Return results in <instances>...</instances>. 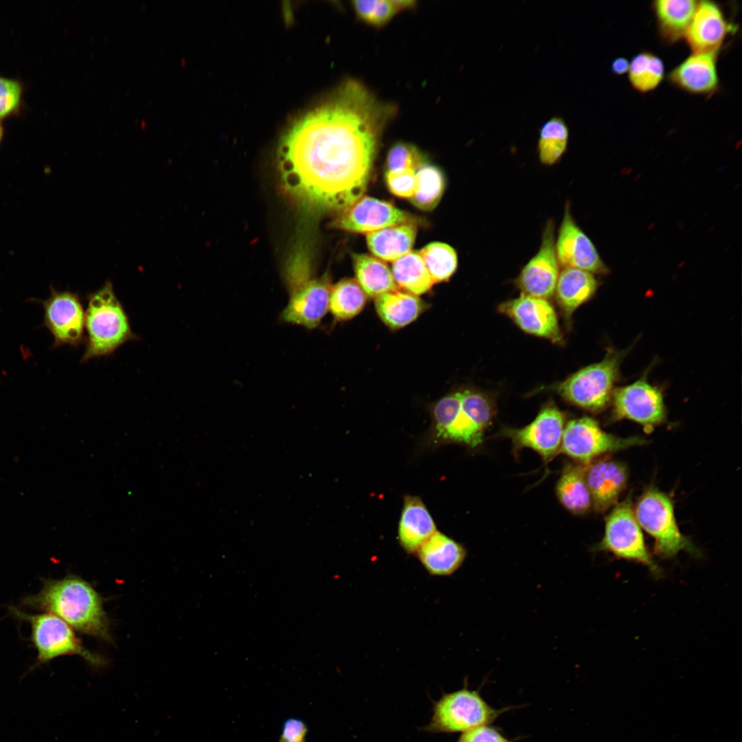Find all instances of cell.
Wrapping results in <instances>:
<instances>
[{"label":"cell","instance_id":"29","mask_svg":"<svg viewBox=\"0 0 742 742\" xmlns=\"http://www.w3.org/2000/svg\"><path fill=\"white\" fill-rule=\"evenodd\" d=\"M556 492L561 504L574 514H583L592 506L585 477V465L567 464L557 482Z\"/></svg>","mask_w":742,"mask_h":742},{"label":"cell","instance_id":"7","mask_svg":"<svg viewBox=\"0 0 742 742\" xmlns=\"http://www.w3.org/2000/svg\"><path fill=\"white\" fill-rule=\"evenodd\" d=\"M625 351H609L600 362L583 368L556 388L567 401L590 411L603 409L612 397Z\"/></svg>","mask_w":742,"mask_h":742},{"label":"cell","instance_id":"14","mask_svg":"<svg viewBox=\"0 0 742 742\" xmlns=\"http://www.w3.org/2000/svg\"><path fill=\"white\" fill-rule=\"evenodd\" d=\"M614 418H627L644 425H655L666 416L661 391L644 377L614 390Z\"/></svg>","mask_w":742,"mask_h":742},{"label":"cell","instance_id":"3","mask_svg":"<svg viewBox=\"0 0 742 742\" xmlns=\"http://www.w3.org/2000/svg\"><path fill=\"white\" fill-rule=\"evenodd\" d=\"M87 299L85 324L87 335L82 362L108 356L126 342L139 339L132 331L128 317L110 281L90 293Z\"/></svg>","mask_w":742,"mask_h":742},{"label":"cell","instance_id":"25","mask_svg":"<svg viewBox=\"0 0 742 742\" xmlns=\"http://www.w3.org/2000/svg\"><path fill=\"white\" fill-rule=\"evenodd\" d=\"M375 300L379 316L392 329L409 324L425 308V303L416 295L398 289L383 293Z\"/></svg>","mask_w":742,"mask_h":742},{"label":"cell","instance_id":"40","mask_svg":"<svg viewBox=\"0 0 742 742\" xmlns=\"http://www.w3.org/2000/svg\"><path fill=\"white\" fill-rule=\"evenodd\" d=\"M456 742H510V741L495 728L485 725L463 732Z\"/></svg>","mask_w":742,"mask_h":742},{"label":"cell","instance_id":"26","mask_svg":"<svg viewBox=\"0 0 742 742\" xmlns=\"http://www.w3.org/2000/svg\"><path fill=\"white\" fill-rule=\"evenodd\" d=\"M698 1L695 0H657L653 1L657 27L661 38L674 43L684 37Z\"/></svg>","mask_w":742,"mask_h":742},{"label":"cell","instance_id":"22","mask_svg":"<svg viewBox=\"0 0 742 742\" xmlns=\"http://www.w3.org/2000/svg\"><path fill=\"white\" fill-rule=\"evenodd\" d=\"M436 532L435 523L421 499L406 496L398 526L401 546L409 553L417 552Z\"/></svg>","mask_w":742,"mask_h":742},{"label":"cell","instance_id":"17","mask_svg":"<svg viewBox=\"0 0 742 742\" xmlns=\"http://www.w3.org/2000/svg\"><path fill=\"white\" fill-rule=\"evenodd\" d=\"M409 216L392 204L361 196L341 212L333 225L345 231L368 233L409 223Z\"/></svg>","mask_w":742,"mask_h":742},{"label":"cell","instance_id":"28","mask_svg":"<svg viewBox=\"0 0 742 742\" xmlns=\"http://www.w3.org/2000/svg\"><path fill=\"white\" fill-rule=\"evenodd\" d=\"M357 281L367 295H379L398 289L392 271L381 259L367 254H353Z\"/></svg>","mask_w":742,"mask_h":742},{"label":"cell","instance_id":"43","mask_svg":"<svg viewBox=\"0 0 742 742\" xmlns=\"http://www.w3.org/2000/svg\"><path fill=\"white\" fill-rule=\"evenodd\" d=\"M2 136H3V128L0 124V142H1V139H2Z\"/></svg>","mask_w":742,"mask_h":742},{"label":"cell","instance_id":"36","mask_svg":"<svg viewBox=\"0 0 742 742\" xmlns=\"http://www.w3.org/2000/svg\"><path fill=\"white\" fill-rule=\"evenodd\" d=\"M419 253L434 283L448 280L457 269V253L446 243H429Z\"/></svg>","mask_w":742,"mask_h":742},{"label":"cell","instance_id":"27","mask_svg":"<svg viewBox=\"0 0 742 742\" xmlns=\"http://www.w3.org/2000/svg\"><path fill=\"white\" fill-rule=\"evenodd\" d=\"M416 227L406 223L368 234L371 252L381 260L394 262L411 251L416 236Z\"/></svg>","mask_w":742,"mask_h":742},{"label":"cell","instance_id":"21","mask_svg":"<svg viewBox=\"0 0 742 742\" xmlns=\"http://www.w3.org/2000/svg\"><path fill=\"white\" fill-rule=\"evenodd\" d=\"M585 477L592 506L603 512L615 504L625 487L627 472L620 462L602 460L585 465Z\"/></svg>","mask_w":742,"mask_h":742},{"label":"cell","instance_id":"24","mask_svg":"<svg viewBox=\"0 0 742 742\" xmlns=\"http://www.w3.org/2000/svg\"><path fill=\"white\" fill-rule=\"evenodd\" d=\"M597 286V281L591 273L573 268H563L560 271L554 293L567 319L593 296Z\"/></svg>","mask_w":742,"mask_h":742},{"label":"cell","instance_id":"8","mask_svg":"<svg viewBox=\"0 0 742 742\" xmlns=\"http://www.w3.org/2000/svg\"><path fill=\"white\" fill-rule=\"evenodd\" d=\"M593 550L607 552L617 558L641 564L655 577L660 578L663 574L646 546L628 499L617 505L607 516L603 537Z\"/></svg>","mask_w":742,"mask_h":742},{"label":"cell","instance_id":"23","mask_svg":"<svg viewBox=\"0 0 742 742\" xmlns=\"http://www.w3.org/2000/svg\"><path fill=\"white\" fill-rule=\"evenodd\" d=\"M425 568L433 575L448 576L463 564L466 551L459 543L436 532L417 551Z\"/></svg>","mask_w":742,"mask_h":742},{"label":"cell","instance_id":"20","mask_svg":"<svg viewBox=\"0 0 742 742\" xmlns=\"http://www.w3.org/2000/svg\"><path fill=\"white\" fill-rule=\"evenodd\" d=\"M715 52H693L668 74L676 87L692 94L709 95L719 87Z\"/></svg>","mask_w":742,"mask_h":742},{"label":"cell","instance_id":"41","mask_svg":"<svg viewBox=\"0 0 742 742\" xmlns=\"http://www.w3.org/2000/svg\"><path fill=\"white\" fill-rule=\"evenodd\" d=\"M307 732V726L302 720L287 719L283 724L280 742H305Z\"/></svg>","mask_w":742,"mask_h":742},{"label":"cell","instance_id":"2","mask_svg":"<svg viewBox=\"0 0 742 742\" xmlns=\"http://www.w3.org/2000/svg\"><path fill=\"white\" fill-rule=\"evenodd\" d=\"M23 604L52 614L81 633L107 642L112 640L102 598L79 576L45 580L41 589L23 598Z\"/></svg>","mask_w":742,"mask_h":742},{"label":"cell","instance_id":"31","mask_svg":"<svg viewBox=\"0 0 742 742\" xmlns=\"http://www.w3.org/2000/svg\"><path fill=\"white\" fill-rule=\"evenodd\" d=\"M569 135V128L560 116H553L541 126L537 150L541 164L551 166L560 161L567 150Z\"/></svg>","mask_w":742,"mask_h":742},{"label":"cell","instance_id":"35","mask_svg":"<svg viewBox=\"0 0 742 742\" xmlns=\"http://www.w3.org/2000/svg\"><path fill=\"white\" fill-rule=\"evenodd\" d=\"M415 1L409 0H356L352 2L357 16L368 25L380 27L401 11L409 9Z\"/></svg>","mask_w":742,"mask_h":742},{"label":"cell","instance_id":"37","mask_svg":"<svg viewBox=\"0 0 742 742\" xmlns=\"http://www.w3.org/2000/svg\"><path fill=\"white\" fill-rule=\"evenodd\" d=\"M420 155L416 148L407 144H397L390 149L387 155V172L416 170L420 166Z\"/></svg>","mask_w":742,"mask_h":742},{"label":"cell","instance_id":"10","mask_svg":"<svg viewBox=\"0 0 742 742\" xmlns=\"http://www.w3.org/2000/svg\"><path fill=\"white\" fill-rule=\"evenodd\" d=\"M645 442V439L640 437L620 438L609 434L595 420L582 417L565 425L559 453L587 464L601 455Z\"/></svg>","mask_w":742,"mask_h":742},{"label":"cell","instance_id":"12","mask_svg":"<svg viewBox=\"0 0 742 742\" xmlns=\"http://www.w3.org/2000/svg\"><path fill=\"white\" fill-rule=\"evenodd\" d=\"M554 223L548 221L537 254L524 266L516 284L522 294L547 300L554 294L559 276L555 249Z\"/></svg>","mask_w":742,"mask_h":742},{"label":"cell","instance_id":"38","mask_svg":"<svg viewBox=\"0 0 742 742\" xmlns=\"http://www.w3.org/2000/svg\"><path fill=\"white\" fill-rule=\"evenodd\" d=\"M414 170L385 175L386 184L394 195L401 198L411 199L416 188V175Z\"/></svg>","mask_w":742,"mask_h":742},{"label":"cell","instance_id":"15","mask_svg":"<svg viewBox=\"0 0 742 742\" xmlns=\"http://www.w3.org/2000/svg\"><path fill=\"white\" fill-rule=\"evenodd\" d=\"M555 249L560 266L591 273H604L607 269L589 237L577 225L570 212L565 206L563 217L555 238Z\"/></svg>","mask_w":742,"mask_h":742},{"label":"cell","instance_id":"33","mask_svg":"<svg viewBox=\"0 0 742 742\" xmlns=\"http://www.w3.org/2000/svg\"><path fill=\"white\" fill-rule=\"evenodd\" d=\"M629 80L637 91L646 93L655 89L664 76V65L657 55L642 52L629 63Z\"/></svg>","mask_w":742,"mask_h":742},{"label":"cell","instance_id":"1","mask_svg":"<svg viewBox=\"0 0 742 742\" xmlns=\"http://www.w3.org/2000/svg\"><path fill=\"white\" fill-rule=\"evenodd\" d=\"M390 110L360 82H346L282 137L278 165L285 190L322 209L342 212L353 204L366 189Z\"/></svg>","mask_w":742,"mask_h":742},{"label":"cell","instance_id":"34","mask_svg":"<svg viewBox=\"0 0 742 742\" xmlns=\"http://www.w3.org/2000/svg\"><path fill=\"white\" fill-rule=\"evenodd\" d=\"M416 188L412 203L423 210H431L439 203L445 190L442 172L431 165L420 166L416 171Z\"/></svg>","mask_w":742,"mask_h":742},{"label":"cell","instance_id":"16","mask_svg":"<svg viewBox=\"0 0 742 742\" xmlns=\"http://www.w3.org/2000/svg\"><path fill=\"white\" fill-rule=\"evenodd\" d=\"M331 289L326 277L302 282L289 290L290 298L281 313L282 320L308 329L316 328L329 310Z\"/></svg>","mask_w":742,"mask_h":742},{"label":"cell","instance_id":"11","mask_svg":"<svg viewBox=\"0 0 742 742\" xmlns=\"http://www.w3.org/2000/svg\"><path fill=\"white\" fill-rule=\"evenodd\" d=\"M49 296L40 301L44 325L54 338V348L78 347L85 341V311L78 293L50 288Z\"/></svg>","mask_w":742,"mask_h":742},{"label":"cell","instance_id":"4","mask_svg":"<svg viewBox=\"0 0 742 742\" xmlns=\"http://www.w3.org/2000/svg\"><path fill=\"white\" fill-rule=\"evenodd\" d=\"M432 413L438 438L475 447L483 440L493 409L482 394L466 390L440 398Z\"/></svg>","mask_w":742,"mask_h":742},{"label":"cell","instance_id":"6","mask_svg":"<svg viewBox=\"0 0 742 742\" xmlns=\"http://www.w3.org/2000/svg\"><path fill=\"white\" fill-rule=\"evenodd\" d=\"M14 616L30 624L31 639L37 651V664L47 663L54 658L76 655L94 666L105 664V660L85 648L73 629L56 616L43 612L32 614L11 607Z\"/></svg>","mask_w":742,"mask_h":742},{"label":"cell","instance_id":"39","mask_svg":"<svg viewBox=\"0 0 742 742\" xmlns=\"http://www.w3.org/2000/svg\"><path fill=\"white\" fill-rule=\"evenodd\" d=\"M21 95V87L18 82L0 77V118L16 109Z\"/></svg>","mask_w":742,"mask_h":742},{"label":"cell","instance_id":"5","mask_svg":"<svg viewBox=\"0 0 742 742\" xmlns=\"http://www.w3.org/2000/svg\"><path fill=\"white\" fill-rule=\"evenodd\" d=\"M634 515L640 526L655 540L654 552L662 559H673L685 551L699 556V550L679 530L671 499L656 488L640 497Z\"/></svg>","mask_w":742,"mask_h":742},{"label":"cell","instance_id":"18","mask_svg":"<svg viewBox=\"0 0 742 742\" xmlns=\"http://www.w3.org/2000/svg\"><path fill=\"white\" fill-rule=\"evenodd\" d=\"M498 309L528 333L554 342L561 340L556 313L547 300L521 295L502 303Z\"/></svg>","mask_w":742,"mask_h":742},{"label":"cell","instance_id":"42","mask_svg":"<svg viewBox=\"0 0 742 742\" xmlns=\"http://www.w3.org/2000/svg\"><path fill=\"white\" fill-rule=\"evenodd\" d=\"M629 62L624 57L614 59L611 65V70L615 75L620 76L628 72Z\"/></svg>","mask_w":742,"mask_h":742},{"label":"cell","instance_id":"30","mask_svg":"<svg viewBox=\"0 0 742 742\" xmlns=\"http://www.w3.org/2000/svg\"><path fill=\"white\" fill-rule=\"evenodd\" d=\"M392 273L397 286L416 296L426 293L434 284L418 251H410L394 261Z\"/></svg>","mask_w":742,"mask_h":742},{"label":"cell","instance_id":"32","mask_svg":"<svg viewBox=\"0 0 742 742\" xmlns=\"http://www.w3.org/2000/svg\"><path fill=\"white\" fill-rule=\"evenodd\" d=\"M366 295L356 280H342L332 286L329 310L337 320L351 319L363 308Z\"/></svg>","mask_w":742,"mask_h":742},{"label":"cell","instance_id":"13","mask_svg":"<svg viewBox=\"0 0 742 742\" xmlns=\"http://www.w3.org/2000/svg\"><path fill=\"white\" fill-rule=\"evenodd\" d=\"M565 425L563 414L548 405L528 425L506 429L502 435L511 440L516 450L532 449L548 462L559 453Z\"/></svg>","mask_w":742,"mask_h":742},{"label":"cell","instance_id":"19","mask_svg":"<svg viewBox=\"0 0 742 742\" xmlns=\"http://www.w3.org/2000/svg\"><path fill=\"white\" fill-rule=\"evenodd\" d=\"M733 28L719 5L701 1H698L684 38L693 52L718 53Z\"/></svg>","mask_w":742,"mask_h":742},{"label":"cell","instance_id":"9","mask_svg":"<svg viewBox=\"0 0 742 742\" xmlns=\"http://www.w3.org/2000/svg\"><path fill=\"white\" fill-rule=\"evenodd\" d=\"M507 709L493 708L478 691L464 688L445 694L435 703L426 730L433 732H464L493 723Z\"/></svg>","mask_w":742,"mask_h":742}]
</instances>
